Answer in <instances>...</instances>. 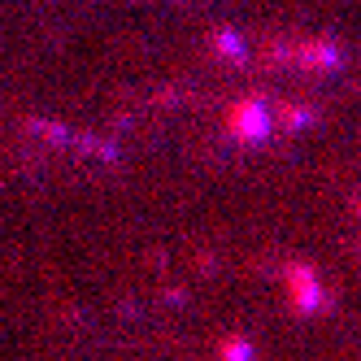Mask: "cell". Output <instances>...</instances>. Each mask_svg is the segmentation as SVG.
Masks as SVG:
<instances>
[{"mask_svg":"<svg viewBox=\"0 0 361 361\" xmlns=\"http://www.w3.org/2000/svg\"><path fill=\"white\" fill-rule=\"evenodd\" d=\"M226 361H248V344H226Z\"/></svg>","mask_w":361,"mask_h":361,"instance_id":"obj_1","label":"cell"}]
</instances>
